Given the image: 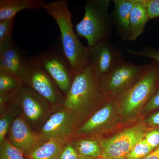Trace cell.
Listing matches in <instances>:
<instances>
[{
    "instance_id": "ba28073f",
    "label": "cell",
    "mask_w": 159,
    "mask_h": 159,
    "mask_svg": "<svg viewBox=\"0 0 159 159\" xmlns=\"http://www.w3.org/2000/svg\"><path fill=\"white\" fill-rule=\"evenodd\" d=\"M145 127L139 124L124 129L109 139L100 142L102 159H125L137 143L144 139Z\"/></svg>"
},
{
    "instance_id": "603a6c76",
    "label": "cell",
    "mask_w": 159,
    "mask_h": 159,
    "mask_svg": "<svg viewBox=\"0 0 159 159\" xmlns=\"http://www.w3.org/2000/svg\"><path fill=\"white\" fill-rule=\"evenodd\" d=\"M0 159H25L22 152L6 139L0 145Z\"/></svg>"
},
{
    "instance_id": "277c9868",
    "label": "cell",
    "mask_w": 159,
    "mask_h": 159,
    "mask_svg": "<svg viewBox=\"0 0 159 159\" xmlns=\"http://www.w3.org/2000/svg\"><path fill=\"white\" fill-rule=\"evenodd\" d=\"M20 81L31 88L50 104L57 105L63 102L61 92L53 79L43 69L36 57H28Z\"/></svg>"
},
{
    "instance_id": "30bf717a",
    "label": "cell",
    "mask_w": 159,
    "mask_h": 159,
    "mask_svg": "<svg viewBox=\"0 0 159 159\" xmlns=\"http://www.w3.org/2000/svg\"><path fill=\"white\" fill-rule=\"evenodd\" d=\"M89 49V64L99 82L107 77L124 60L121 51L109 40L99 43Z\"/></svg>"
},
{
    "instance_id": "8992f818",
    "label": "cell",
    "mask_w": 159,
    "mask_h": 159,
    "mask_svg": "<svg viewBox=\"0 0 159 159\" xmlns=\"http://www.w3.org/2000/svg\"><path fill=\"white\" fill-rule=\"evenodd\" d=\"M159 79V69L149 65L145 74L134 85L119 95L124 113H133L142 106L153 94Z\"/></svg>"
},
{
    "instance_id": "1f68e13d",
    "label": "cell",
    "mask_w": 159,
    "mask_h": 159,
    "mask_svg": "<svg viewBox=\"0 0 159 159\" xmlns=\"http://www.w3.org/2000/svg\"><path fill=\"white\" fill-rule=\"evenodd\" d=\"M80 159H96L94 158H90L84 157H83L81 156V158Z\"/></svg>"
},
{
    "instance_id": "ac0fdd59",
    "label": "cell",
    "mask_w": 159,
    "mask_h": 159,
    "mask_svg": "<svg viewBox=\"0 0 159 159\" xmlns=\"http://www.w3.org/2000/svg\"><path fill=\"white\" fill-rule=\"evenodd\" d=\"M113 106L111 103L107 104L96 112L78 129L79 134L93 132L105 124L110 118Z\"/></svg>"
},
{
    "instance_id": "484cf974",
    "label": "cell",
    "mask_w": 159,
    "mask_h": 159,
    "mask_svg": "<svg viewBox=\"0 0 159 159\" xmlns=\"http://www.w3.org/2000/svg\"><path fill=\"white\" fill-rule=\"evenodd\" d=\"M81 157L73 143L67 142L63 147L57 159H80Z\"/></svg>"
},
{
    "instance_id": "4dcf8cb0",
    "label": "cell",
    "mask_w": 159,
    "mask_h": 159,
    "mask_svg": "<svg viewBox=\"0 0 159 159\" xmlns=\"http://www.w3.org/2000/svg\"><path fill=\"white\" fill-rule=\"evenodd\" d=\"M142 159H159V146L155 150L152 152L148 155Z\"/></svg>"
},
{
    "instance_id": "5b68a950",
    "label": "cell",
    "mask_w": 159,
    "mask_h": 159,
    "mask_svg": "<svg viewBox=\"0 0 159 159\" xmlns=\"http://www.w3.org/2000/svg\"><path fill=\"white\" fill-rule=\"evenodd\" d=\"M35 57L60 91L65 96L76 75L61 48L54 46Z\"/></svg>"
},
{
    "instance_id": "f1b7e54d",
    "label": "cell",
    "mask_w": 159,
    "mask_h": 159,
    "mask_svg": "<svg viewBox=\"0 0 159 159\" xmlns=\"http://www.w3.org/2000/svg\"><path fill=\"white\" fill-rule=\"evenodd\" d=\"M158 107H159V90L153 97L151 98L145 108L146 111H149Z\"/></svg>"
},
{
    "instance_id": "d6986e66",
    "label": "cell",
    "mask_w": 159,
    "mask_h": 159,
    "mask_svg": "<svg viewBox=\"0 0 159 159\" xmlns=\"http://www.w3.org/2000/svg\"><path fill=\"white\" fill-rule=\"evenodd\" d=\"M80 156L96 159L101 156L102 149L100 143L91 139H81L73 143Z\"/></svg>"
},
{
    "instance_id": "d4e9b609",
    "label": "cell",
    "mask_w": 159,
    "mask_h": 159,
    "mask_svg": "<svg viewBox=\"0 0 159 159\" xmlns=\"http://www.w3.org/2000/svg\"><path fill=\"white\" fill-rule=\"evenodd\" d=\"M127 52L133 56L151 58L159 63V51L150 48H146L140 50L128 49Z\"/></svg>"
},
{
    "instance_id": "5bb4252c",
    "label": "cell",
    "mask_w": 159,
    "mask_h": 159,
    "mask_svg": "<svg viewBox=\"0 0 159 159\" xmlns=\"http://www.w3.org/2000/svg\"><path fill=\"white\" fill-rule=\"evenodd\" d=\"M114 9L111 15L113 25L119 37L123 41H129V18L136 0H114Z\"/></svg>"
},
{
    "instance_id": "7c38bea8",
    "label": "cell",
    "mask_w": 159,
    "mask_h": 159,
    "mask_svg": "<svg viewBox=\"0 0 159 159\" xmlns=\"http://www.w3.org/2000/svg\"><path fill=\"white\" fill-rule=\"evenodd\" d=\"M9 133L8 140L25 157L29 155L43 144L39 134L32 130L21 116H18L14 119Z\"/></svg>"
},
{
    "instance_id": "44dd1931",
    "label": "cell",
    "mask_w": 159,
    "mask_h": 159,
    "mask_svg": "<svg viewBox=\"0 0 159 159\" xmlns=\"http://www.w3.org/2000/svg\"><path fill=\"white\" fill-rule=\"evenodd\" d=\"M15 18L0 21V49L14 43L12 39V29Z\"/></svg>"
},
{
    "instance_id": "8fae6325",
    "label": "cell",
    "mask_w": 159,
    "mask_h": 159,
    "mask_svg": "<svg viewBox=\"0 0 159 159\" xmlns=\"http://www.w3.org/2000/svg\"><path fill=\"white\" fill-rule=\"evenodd\" d=\"M77 118L76 114L65 108L51 114L39 134L42 143L51 139L67 140L74 132Z\"/></svg>"
},
{
    "instance_id": "f546056e",
    "label": "cell",
    "mask_w": 159,
    "mask_h": 159,
    "mask_svg": "<svg viewBox=\"0 0 159 159\" xmlns=\"http://www.w3.org/2000/svg\"><path fill=\"white\" fill-rule=\"evenodd\" d=\"M148 123L154 126H159V112L154 114L148 119Z\"/></svg>"
},
{
    "instance_id": "4fadbf2b",
    "label": "cell",
    "mask_w": 159,
    "mask_h": 159,
    "mask_svg": "<svg viewBox=\"0 0 159 159\" xmlns=\"http://www.w3.org/2000/svg\"><path fill=\"white\" fill-rule=\"evenodd\" d=\"M28 57L14 43L0 49V70L8 72L20 80Z\"/></svg>"
},
{
    "instance_id": "9a60e30c",
    "label": "cell",
    "mask_w": 159,
    "mask_h": 159,
    "mask_svg": "<svg viewBox=\"0 0 159 159\" xmlns=\"http://www.w3.org/2000/svg\"><path fill=\"white\" fill-rule=\"evenodd\" d=\"M46 4L43 0H0V21L14 18L23 10L44 8Z\"/></svg>"
},
{
    "instance_id": "3957f363",
    "label": "cell",
    "mask_w": 159,
    "mask_h": 159,
    "mask_svg": "<svg viewBox=\"0 0 159 159\" xmlns=\"http://www.w3.org/2000/svg\"><path fill=\"white\" fill-rule=\"evenodd\" d=\"M102 93L100 82L89 64L74 77L64 98V108L78 116L98 102L102 98Z\"/></svg>"
},
{
    "instance_id": "52a82bcc",
    "label": "cell",
    "mask_w": 159,
    "mask_h": 159,
    "mask_svg": "<svg viewBox=\"0 0 159 159\" xmlns=\"http://www.w3.org/2000/svg\"><path fill=\"white\" fill-rule=\"evenodd\" d=\"M149 66V65L133 64L123 60L107 77L100 81L102 92L111 95H121L134 85Z\"/></svg>"
},
{
    "instance_id": "cb8c5ba5",
    "label": "cell",
    "mask_w": 159,
    "mask_h": 159,
    "mask_svg": "<svg viewBox=\"0 0 159 159\" xmlns=\"http://www.w3.org/2000/svg\"><path fill=\"white\" fill-rule=\"evenodd\" d=\"M153 150L143 139L135 145L126 157V159H142Z\"/></svg>"
},
{
    "instance_id": "83f0119b",
    "label": "cell",
    "mask_w": 159,
    "mask_h": 159,
    "mask_svg": "<svg viewBox=\"0 0 159 159\" xmlns=\"http://www.w3.org/2000/svg\"><path fill=\"white\" fill-rule=\"evenodd\" d=\"M144 139L147 144L154 149L159 146V130L152 131L145 135Z\"/></svg>"
},
{
    "instance_id": "ffe728a7",
    "label": "cell",
    "mask_w": 159,
    "mask_h": 159,
    "mask_svg": "<svg viewBox=\"0 0 159 159\" xmlns=\"http://www.w3.org/2000/svg\"><path fill=\"white\" fill-rule=\"evenodd\" d=\"M17 110L16 109H5L1 112L0 118V145L6 139L12 122L17 116Z\"/></svg>"
},
{
    "instance_id": "e0dca14e",
    "label": "cell",
    "mask_w": 159,
    "mask_h": 159,
    "mask_svg": "<svg viewBox=\"0 0 159 159\" xmlns=\"http://www.w3.org/2000/svg\"><path fill=\"white\" fill-rule=\"evenodd\" d=\"M67 140L51 139L43 143L25 159H57Z\"/></svg>"
},
{
    "instance_id": "2e32d148",
    "label": "cell",
    "mask_w": 159,
    "mask_h": 159,
    "mask_svg": "<svg viewBox=\"0 0 159 159\" xmlns=\"http://www.w3.org/2000/svg\"><path fill=\"white\" fill-rule=\"evenodd\" d=\"M149 20L145 0H136L131 11L129 18V41H134L144 32L145 26Z\"/></svg>"
},
{
    "instance_id": "7402d4cb",
    "label": "cell",
    "mask_w": 159,
    "mask_h": 159,
    "mask_svg": "<svg viewBox=\"0 0 159 159\" xmlns=\"http://www.w3.org/2000/svg\"><path fill=\"white\" fill-rule=\"evenodd\" d=\"M21 83L13 75L0 70V93L14 92L19 87Z\"/></svg>"
},
{
    "instance_id": "4316f807",
    "label": "cell",
    "mask_w": 159,
    "mask_h": 159,
    "mask_svg": "<svg viewBox=\"0 0 159 159\" xmlns=\"http://www.w3.org/2000/svg\"><path fill=\"white\" fill-rule=\"evenodd\" d=\"M150 20L159 17V0H145Z\"/></svg>"
},
{
    "instance_id": "7a4b0ae2",
    "label": "cell",
    "mask_w": 159,
    "mask_h": 159,
    "mask_svg": "<svg viewBox=\"0 0 159 159\" xmlns=\"http://www.w3.org/2000/svg\"><path fill=\"white\" fill-rule=\"evenodd\" d=\"M110 0H87L83 18L75 26L78 36L85 38L89 48L109 40L113 25L109 13Z\"/></svg>"
},
{
    "instance_id": "9c48e42d",
    "label": "cell",
    "mask_w": 159,
    "mask_h": 159,
    "mask_svg": "<svg viewBox=\"0 0 159 159\" xmlns=\"http://www.w3.org/2000/svg\"><path fill=\"white\" fill-rule=\"evenodd\" d=\"M12 95L24 116L32 124L45 122L50 116L49 102L28 86L21 83Z\"/></svg>"
},
{
    "instance_id": "6da1fadb",
    "label": "cell",
    "mask_w": 159,
    "mask_h": 159,
    "mask_svg": "<svg viewBox=\"0 0 159 159\" xmlns=\"http://www.w3.org/2000/svg\"><path fill=\"white\" fill-rule=\"evenodd\" d=\"M44 9L54 19L61 34V48L75 75L89 65V47L81 43L74 32L68 2L60 0L46 4Z\"/></svg>"
}]
</instances>
